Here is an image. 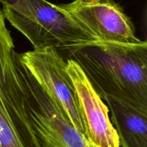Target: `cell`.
<instances>
[{
	"mask_svg": "<svg viewBox=\"0 0 147 147\" xmlns=\"http://www.w3.org/2000/svg\"><path fill=\"white\" fill-rule=\"evenodd\" d=\"M101 99L110 96L147 113V43L98 40L68 51Z\"/></svg>",
	"mask_w": 147,
	"mask_h": 147,
	"instance_id": "obj_1",
	"label": "cell"
},
{
	"mask_svg": "<svg viewBox=\"0 0 147 147\" xmlns=\"http://www.w3.org/2000/svg\"><path fill=\"white\" fill-rule=\"evenodd\" d=\"M0 9V147H42L29 118L11 32Z\"/></svg>",
	"mask_w": 147,
	"mask_h": 147,
	"instance_id": "obj_2",
	"label": "cell"
},
{
	"mask_svg": "<svg viewBox=\"0 0 147 147\" xmlns=\"http://www.w3.org/2000/svg\"><path fill=\"white\" fill-rule=\"evenodd\" d=\"M29 11L22 14L2 7L5 20L24 34L34 48L54 47L70 51L98 41L60 11L55 4L46 0H26Z\"/></svg>",
	"mask_w": 147,
	"mask_h": 147,
	"instance_id": "obj_3",
	"label": "cell"
},
{
	"mask_svg": "<svg viewBox=\"0 0 147 147\" xmlns=\"http://www.w3.org/2000/svg\"><path fill=\"white\" fill-rule=\"evenodd\" d=\"M16 63L24 91V103L42 147H96L71 124L51 96L21 63Z\"/></svg>",
	"mask_w": 147,
	"mask_h": 147,
	"instance_id": "obj_4",
	"label": "cell"
},
{
	"mask_svg": "<svg viewBox=\"0 0 147 147\" xmlns=\"http://www.w3.org/2000/svg\"><path fill=\"white\" fill-rule=\"evenodd\" d=\"M21 63L63 110L69 121L84 135L85 128L74 88L66 71L67 62L54 47H36L18 53Z\"/></svg>",
	"mask_w": 147,
	"mask_h": 147,
	"instance_id": "obj_5",
	"label": "cell"
},
{
	"mask_svg": "<svg viewBox=\"0 0 147 147\" xmlns=\"http://www.w3.org/2000/svg\"><path fill=\"white\" fill-rule=\"evenodd\" d=\"M56 7L100 41L120 43L142 41L135 35L131 19L113 0L97 2L75 0Z\"/></svg>",
	"mask_w": 147,
	"mask_h": 147,
	"instance_id": "obj_6",
	"label": "cell"
},
{
	"mask_svg": "<svg viewBox=\"0 0 147 147\" xmlns=\"http://www.w3.org/2000/svg\"><path fill=\"white\" fill-rule=\"evenodd\" d=\"M66 71L70 79L85 128L84 136L96 147H120L109 109L75 60L67 58Z\"/></svg>",
	"mask_w": 147,
	"mask_h": 147,
	"instance_id": "obj_7",
	"label": "cell"
},
{
	"mask_svg": "<svg viewBox=\"0 0 147 147\" xmlns=\"http://www.w3.org/2000/svg\"><path fill=\"white\" fill-rule=\"evenodd\" d=\"M121 147H147V113L110 96L103 98Z\"/></svg>",
	"mask_w": 147,
	"mask_h": 147,
	"instance_id": "obj_8",
	"label": "cell"
},
{
	"mask_svg": "<svg viewBox=\"0 0 147 147\" xmlns=\"http://www.w3.org/2000/svg\"><path fill=\"white\" fill-rule=\"evenodd\" d=\"M0 4H2V7H7L10 9L20 10L26 4L25 0H0Z\"/></svg>",
	"mask_w": 147,
	"mask_h": 147,
	"instance_id": "obj_9",
	"label": "cell"
},
{
	"mask_svg": "<svg viewBox=\"0 0 147 147\" xmlns=\"http://www.w3.org/2000/svg\"><path fill=\"white\" fill-rule=\"evenodd\" d=\"M87 1H92V2H97V1H107V0H85Z\"/></svg>",
	"mask_w": 147,
	"mask_h": 147,
	"instance_id": "obj_10",
	"label": "cell"
}]
</instances>
